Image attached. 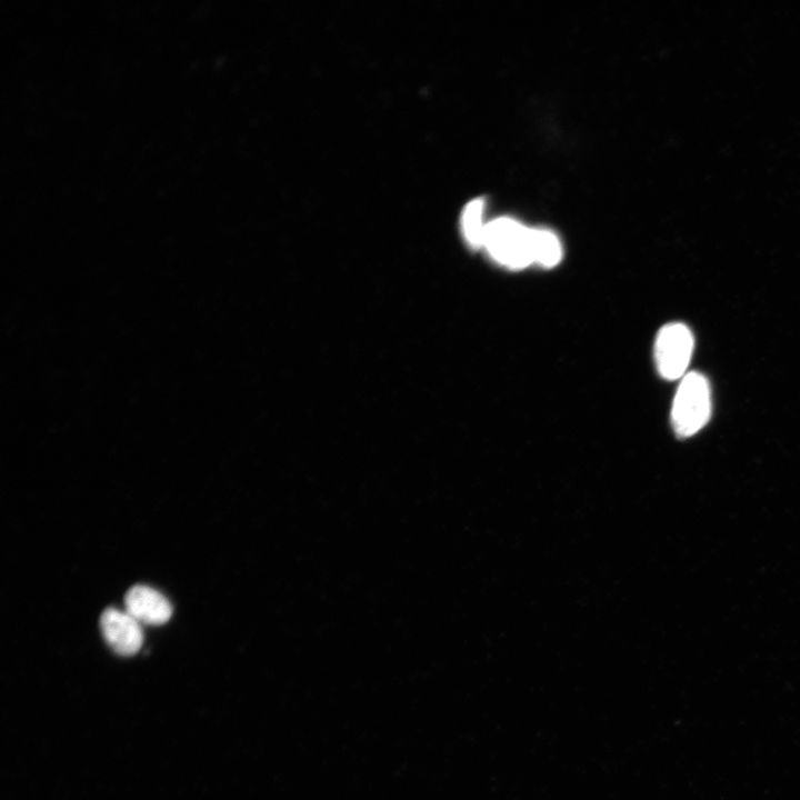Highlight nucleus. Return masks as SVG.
Wrapping results in <instances>:
<instances>
[{"instance_id": "obj_1", "label": "nucleus", "mask_w": 800, "mask_h": 800, "mask_svg": "<svg viewBox=\"0 0 800 800\" xmlns=\"http://www.w3.org/2000/svg\"><path fill=\"white\" fill-rule=\"evenodd\" d=\"M711 390L708 379L700 372H689L681 378L672 409L671 423L678 437L696 434L709 421Z\"/></svg>"}, {"instance_id": "obj_2", "label": "nucleus", "mask_w": 800, "mask_h": 800, "mask_svg": "<svg viewBox=\"0 0 800 800\" xmlns=\"http://www.w3.org/2000/svg\"><path fill=\"white\" fill-rule=\"evenodd\" d=\"M482 247L499 264L520 270L533 263L532 229L501 217L487 223Z\"/></svg>"}, {"instance_id": "obj_3", "label": "nucleus", "mask_w": 800, "mask_h": 800, "mask_svg": "<svg viewBox=\"0 0 800 800\" xmlns=\"http://www.w3.org/2000/svg\"><path fill=\"white\" fill-rule=\"evenodd\" d=\"M694 347L691 330L681 322L663 326L656 338L653 354L659 374L667 380L680 379L690 363Z\"/></svg>"}, {"instance_id": "obj_4", "label": "nucleus", "mask_w": 800, "mask_h": 800, "mask_svg": "<svg viewBox=\"0 0 800 800\" xmlns=\"http://www.w3.org/2000/svg\"><path fill=\"white\" fill-rule=\"evenodd\" d=\"M142 624L127 611L107 608L100 617V629L109 647L119 656L136 654L143 640Z\"/></svg>"}, {"instance_id": "obj_5", "label": "nucleus", "mask_w": 800, "mask_h": 800, "mask_svg": "<svg viewBox=\"0 0 800 800\" xmlns=\"http://www.w3.org/2000/svg\"><path fill=\"white\" fill-rule=\"evenodd\" d=\"M126 611L140 624L160 626L172 614L170 601L158 590L136 584L124 596Z\"/></svg>"}, {"instance_id": "obj_6", "label": "nucleus", "mask_w": 800, "mask_h": 800, "mask_svg": "<svg viewBox=\"0 0 800 800\" xmlns=\"http://www.w3.org/2000/svg\"><path fill=\"white\" fill-rule=\"evenodd\" d=\"M484 201L481 198L471 200L461 214V230L466 242L472 249L482 248L487 223L483 221Z\"/></svg>"}, {"instance_id": "obj_7", "label": "nucleus", "mask_w": 800, "mask_h": 800, "mask_svg": "<svg viewBox=\"0 0 800 800\" xmlns=\"http://www.w3.org/2000/svg\"><path fill=\"white\" fill-rule=\"evenodd\" d=\"M562 258V247L559 238L546 229H532V259L533 263L546 268L557 266Z\"/></svg>"}]
</instances>
